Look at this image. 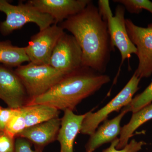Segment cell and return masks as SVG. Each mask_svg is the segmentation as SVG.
Here are the masks:
<instances>
[{
	"label": "cell",
	"mask_w": 152,
	"mask_h": 152,
	"mask_svg": "<svg viewBox=\"0 0 152 152\" xmlns=\"http://www.w3.org/2000/svg\"><path fill=\"white\" fill-rule=\"evenodd\" d=\"M110 80L107 75L83 66L66 76L44 94L29 101L26 105L42 104L59 111H74L83 100L94 94Z\"/></svg>",
	"instance_id": "7a4b0ae2"
},
{
	"label": "cell",
	"mask_w": 152,
	"mask_h": 152,
	"mask_svg": "<svg viewBox=\"0 0 152 152\" xmlns=\"http://www.w3.org/2000/svg\"><path fill=\"white\" fill-rule=\"evenodd\" d=\"M86 115V113L76 115L70 110L64 111L56 139L60 143V152H74L75 140L80 132L82 123Z\"/></svg>",
	"instance_id": "4fadbf2b"
},
{
	"label": "cell",
	"mask_w": 152,
	"mask_h": 152,
	"mask_svg": "<svg viewBox=\"0 0 152 152\" xmlns=\"http://www.w3.org/2000/svg\"><path fill=\"white\" fill-rule=\"evenodd\" d=\"M42 150L36 149L33 151L31 145L27 140L21 137L16 138L14 152H42Z\"/></svg>",
	"instance_id": "603a6c76"
},
{
	"label": "cell",
	"mask_w": 152,
	"mask_h": 152,
	"mask_svg": "<svg viewBox=\"0 0 152 152\" xmlns=\"http://www.w3.org/2000/svg\"><path fill=\"white\" fill-rule=\"evenodd\" d=\"M0 12L6 15L5 20L0 23V32L4 36L20 29L28 23H34L40 31L56 24L51 16L38 11L28 2L14 5L6 0H0Z\"/></svg>",
	"instance_id": "277c9868"
},
{
	"label": "cell",
	"mask_w": 152,
	"mask_h": 152,
	"mask_svg": "<svg viewBox=\"0 0 152 152\" xmlns=\"http://www.w3.org/2000/svg\"><path fill=\"white\" fill-rule=\"evenodd\" d=\"M1 107H0V113H1Z\"/></svg>",
	"instance_id": "d4e9b609"
},
{
	"label": "cell",
	"mask_w": 152,
	"mask_h": 152,
	"mask_svg": "<svg viewBox=\"0 0 152 152\" xmlns=\"http://www.w3.org/2000/svg\"><path fill=\"white\" fill-rule=\"evenodd\" d=\"M140 80L133 74L123 89L104 107L95 113L90 111L86 113L80 132L83 134L91 135L96 131L99 125L107 119L109 115L113 112L118 111L130 103L134 95L139 89Z\"/></svg>",
	"instance_id": "8992f818"
},
{
	"label": "cell",
	"mask_w": 152,
	"mask_h": 152,
	"mask_svg": "<svg viewBox=\"0 0 152 152\" xmlns=\"http://www.w3.org/2000/svg\"><path fill=\"white\" fill-rule=\"evenodd\" d=\"M128 112L122 110L116 117L111 120H106L103 124L98 127L85 146L86 152H94L104 144L111 142L118 138L120 135L121 122L123 118Z\"/></svg>",
	"instance_id": "5bb4252c"
},
{
	"label": "cell",
	"mask_w": 152,
	"mask_h": 152,
	"mask_svg": "<svg viewBox=\"0 0 152 152\" xmlns=\"http://www.w3.org/2000/svg\"><path fill=\"white\" fill-rule=\"evenodd\" d=\"M152 119V103L148 105L138 111L133 113L130 120L121 127L117 149L124 148L132 136L135 131L142 125Z\"/></svg>",
	"instance_id": "9a60e30c"
},
{
	"label": "cell",
	"mask_w": 152,
	"mask_h": 152,
	"mask_svg": "<svg viewBox=\"0 0 152 152\" xmlns=\"http://www.w3.org/2000/svg\"><path fill=\"white\" fill-rule=\"evenodd\" d=\"M60 26L70 32L80 46L83 66L104 74L113 49L107 23L92 2Z\"/></svg>",
	"instance_id": "6da1fadb"
},
{
	"label": "cell",
	"mask_w": 152,
	"mask_h": 152,
	"mask_svg": "<svg viewBox=\"0 0 152 152\" xmlns=\"http://www.w3.org/2000/svg\"><path fill=\"white\" fill-rule=\"evenodd\" d=\"M152 102V82L142 92L133 98L130 103L122 110L135 113Z\"/></svg>",
	"instance_id": "ac0fdd59"
},
{
	"label": "cell",
	"mask_w": 152,
	"mask_h": 152,
	"mask_svg": "<svg viewBox=\"0 0 152 152\" xmlns=\"http://www.w3.org/2000/svg\"><path fill=\"white\" fill-rule=\"evenodd\" d=\"M15 109L4 108L1 107L0 113V130H5L6 126L12 116L15 112Z\"/></svg>",
	"instance_id": "cb8c5ba5"
},
{
	"label": "cell",
	"mask_w": 152,
	"mask_h": 152,
	"mask_svg": "<svg viewBox=\"0 0 152 152\" xmlns=\"http://www.w3.org/2000/svg\"><path fill=\"white\" fill-rule=\"evenodd\" d=\"M90 0H30L28 1L38 11L51 16L57 24L83 11Z\"/></svg>",
	"instance_id": "8fae6325"
},
{
	"label": "cell",
	"mask_w": 152,
	"mask_h": 152,
	"mask_svg": "<svg viewBox=\"0 0 152 152\" xmlns=\"http://www.w3.org/2000/svg\"><path fill=\"white\" fill-rule=\"evenodd\" d=\"M15 71L26 88L28 102L44 94L68 75L50 65H37L31 62L19 66Z\"/></svg>",
	"instance_id": "5b68a950"
},
{
	"label": "cell",
	"mask_w": 152,
	"mask_h": 152,
	"mask_svg": "<svg viewBox=\"0 0 152 152\" xmlns=\"http://www.w3.org/2000/svg\"><path fill=\"white\" fill-rule=\"evenodd\" d=\"M64 33L61 26L54 24L33 35L27 46L25 47L30 62L49 65L55 46Z\"/></svg>",
	"instance_id": "9c48e42d"
},
{
	"label": "cell",
	"mask_w": 152,
	"mask_h": 152,
	"mask_svg": "<svg viewBox=\"0 0 152 152\" xmlns=\"http://www.w3.org/2000/svg\"><path fill=\"white\" fill-rule=\"evenodd\" d=\"M131 13L139 14L143 10L149 11L152 15V2L149 0H115Z\"/></svg>",
	"instance_id": "ffe728a7"
},
{
	"label": "cell",
	"mask_w": 152,
	"mask_h": 152,
	"mask_svg": "<svg viewBox=\"0 0 152 152\" xmlns=\"http://www.w3.org/2000/svg\"><path fill=\"white\" fill-rule=\"evenodd\" d=\"M129 37L137 50L139 60L137 68L134 75L141 79L152 75V23L146 28L135 24L130 19H126Z\"/></svg>",
	"instance_id": "52a82bcc"
},
{
	"label": "cell",
	"mask_w": 152,
	"mask_h": 152,
	"mask_svg": "<svg viewBox=\"0 0 152 152\" xmlns=\"http://www.w3.org/2000/svg\"><path fill=\"white\" fill-rule=\"evenodd\" d=\"M61 123V118L58 117L54 118L39 124L26 128L17 137L26 139L34 144L36 149L43 150L44 147L56 140Z\"/></svg>",
	"instance_id": "7c38bea8"
},
{
	"label": "cell",
	"mask_w": 152,
	"mask_h": 152,
	"mask_svg": "<svg viewBox=\"0 0 152 152\" xmlns=\"http://www.w3.org/2000/svg\"><path fill=\"white\" fill-rule=\"evenodd\" d=\"M28 128L58 117L60 111L51 106L42 104L25 105L20 108Z\"/></svg>",
	"instance_id": "2e32d148"
},
{
	"label": "cell",
	"mask_w": 152,
	"mask_h": 152,
	"mask_svg": "<svg viewBox=\"0 0 152 152\" xmlns=\"http://www.w3.org/2000/svg\"><path fill=\"white\" fill-rule=\"evenodd\" d=\"M26 128L24 118L20 108L15 109L14 113L6 126V130L16 138Z\"/></svg>",
	"instance_id": "d6986e66"
},
{
	"label": "cell",
	"mask_w": 152,
	"mask_h": 152,
	"mask_svg": "<svg viewBox=\"0 0 152 152\" xmlns=\"http://www.w3.org/2000/svg\"><path fill=\"white\" fill-rule=\"evenodd\" d=\"M0 99L8 107L21 108L26 105L28 97L24 86L15 71L0 64Z\"/></svg>",
	"instance_id": "30bf717a"
},
{
	"label": "cell",
	"mask_w": 152,
	"mask_h": 152,
	"mask_svg": "<svg viewBox=\"0 0 152 152\" xmlns=\"http://www.w3.org/2000/svg\"><path fill=\"white\" fill-rule=\"evenodd\" d=\"M15 139L6 130H0V152H14Z\"/></svg>",
	"instance_id": "7402d4cb"
},
{
	"label": "cell",
	"mask_w": 152,
	"mask_h": 152,
	"mask_svg": "<svg viewBox=\"0 0 152 152\" xmlns=\"http://www.w3.org/2000/svg\"><path fill=\"white\" fill-rule=\"evenodd\" d=\"M119 142V138L112 142L110 146L102 152H139L141 150L142 148L146 145L144 141H137L136 140H132L121 149L116 148V146Z\"/></svg>",
	"instance_id": "44dd1931"
},
{
	"label": "cell",
	"mask_w": 152,
	"mask_h": 152,
	"mask_svg": "<svg viewBox=\"0 0 152 152\" xmlns=\"http://www.w3.org/2000/svg\"><path fill=\"white\" fill-rule=\"evenodd\" d=\"M81 49L72 35L64 33L60 37L50 59L49 65L66 75L83 66Z\"/></svg>",
	"instance_id": "ba28073f"
},
{
	"label": "cell",
	"mask_w": 152,
	"mask_h": 152,
	"mask_svg": "<svg viewBox=\"0 0 152 152\" xmlns=\"http://www.w3.org/2000/svg\"><path fill=\"white\" fill-rule=\"evenodd\" d=\"M98 5L99 13L107 23L112 48L114 50L116 47L121 53V61L119 68V72L124 62L137 53V48L129 37L126 27L125 8L122 5H119L116 8L114 15L109 1L99 0Z\"/></svg>",
	"instance_id": "3957f363"
},
{
	"label": "cell",
	"mask_w": 152,
	"mask_h": 152,
	"mask_svg": "<svg viewBox=\"0 0 152 152\" xmlns=\"http://www.w3.org/2000/svg\"><path fill=\"white\" fill-rule=\"evenodd\" d=\"M25 62H30L25 47L14 46L9 41L0 40V64L9 67H18Z\"/></svg>",
	"instance_id": "e0dca14e"
}]
</instances>
